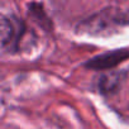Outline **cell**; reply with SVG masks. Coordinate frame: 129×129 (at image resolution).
Here are the masks:
<instances>
[{
  "label": "cell",
  "instance_id": "1",
  "mask_svg": "<svg viewBox=\"0 0 129 129\" xmlns=\"http://www.w3.org/2000/svg\"><path fill=\"white\" fill-rule=\"evenodd\" d=\"M126 56H128V53H125V52L108 53V54H104V56H100V57L92 59L90 62V66L96 67V69H106V67H110V66L116 64L119 61H121Z\"/></svg>",
  "mask_w": 129,
  "mask_h": 129
},
{
  "label": "cell",
  "instance_id": "2",
  "mask_svg": "<svg viewBox=\"0 0 129 129\" xmlns=\"http://www.w3.org/2000/svg\"><path fill=\"white\" fill-rule=\"evenodd\" d=\"M14 25L12 24V22L7 18H2L0 22V33H2V47L3 49L7 48V46L13 42V37H14Z\"/></svg>",
  "mask_w": 129,
  "mask_h": 129
}]
</instances>
